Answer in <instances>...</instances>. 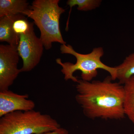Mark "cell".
Listing matches in <instances>:
<instances>
[{
    "label": "cell",
    "instance_id": "6da1fadb",
    "mask_svg": "<svg viewBox=\"0 0 134 134\" xmlns=\"http://www.w3.org/2000/svg\"><path fill=\"white\" fill-rule=\"evenodd\" d=\"M113 81L110 76L102 81L79 80L75 99L86 117L92 119L125 118L124 85Z\"/></svg>",
    "mask_w": 134,
    "mask_h": 134
},
{
    "label": "cell",
    "instance_id": "7a4b0ae2",
    "mask_svg": "<svg viewBox=\"0 0 134 134\" xmlns=\"http://www.w3.org/2000/svg\"><path fill=\"white\" fill-rule=\"evenodd\" d=\"M59 0H35L23 15L33 19L40 32V37L46 50L52 43L65 44L60 29L61 15L65 9L59 6Z\"/></svg>",
    "mask_w": 134,
    "mask_h": 134
},
{
    "label": "cell",
    "instance_id": "3957f363",
    "mask_svg": "<svg viewBox=\"0 0 134 134\" xmlns=\"http://www.w3.org/2000/svg\"><path fill=\"white\" fill-rule=\"evenodd\" d=\"M61 53L71 54L75 56L76 60L75 63L67 62L63 63L60 58L56 59L57 64L62 67L61 72L64 76L66 81L72 80L77 83L78 80L74 75L76 71L81 72L82 80L91 82L97 76L98 69L104 70L110 74L113 81L117 79V69L116 67L109 66L102 62L101 58L104 52L103 47H96L92 51L86 54H81L76 52L72 46L69 44H61L60 47Z\"/></svg>",
    "mask_w": 134,
    "mask_h": 134
},
{
    "label": "cell",
    "instance_id": "277c9868",
    "mask_svg": "<svg viewBox=\"0 0 134 134\" xmlns=\"http://www.w3.org/2000/svg\"><path fill=\"white\" fill-rule=\"evenodd\" d=\"M60 127L50 115L34 110L13 112L0 119V134H44Z\"/></svg>",
    "mask_w": 134,
    "mask_h": 134
},
{
    "label": "cell",
    "instance_id": "5b68a950",
    "mask_svg": "<svg viewBox=\"0 0 134 134\" xmlns=\"http://www.w3.org/2000/svg\"><path fill=\"white\" fill-rule=\"evenodd\" d=\"M34 24L31 22L29 31L20 36L17 50L23 62L21 72L31 71L40 62L43 54L44 47L41 39L36 36Z\"/></svg>",
    "mask_w": 134,
    "mask_h": 134
},
{
    "label": "cell",
    "instance_id": "8992f818",
    "mask_svg": "<svg viewBox=\"0 0 134 134\" xmlns=\"http://www.w3.org/2000/svg\"><path fill=\"white\" fill-rule=\"evenodd\" d=\"M19 58L17 47L0 45V91L9 90L21 73L18 68Z\"/></svg>",
    "mask_w": 134,
    "mask_h": 134
},
{
    "label": "cell",
    "instance_id": "52a82bcc",
    "mask_svg": "<svg viewBox=\"0 0 134 134\" xmlns=\"http://www.w3.org/2000/svg\"><path fill=\"white\" fill-rule=\"evenodd\" d=\"M28 94H19L9 90L0 91V117L13 112L33 110L36 106Z\"/></svg>",
    "mask_w": 134,
    "mask_h": 134
},
{
    "label": "cell",
    "instance_id": "ba28073f",
    "mask_svg": "<svg viewBox=\"0 0 134 134\" xmlns=\"http://www.w3.org/2000/svg\"><path fill=\"white\" fill-rule=\"evenodd\" d=\"M25 16L23 14L7 16L0 18V41L6 42L10 45L17 48L20 37L15 34L13 29L14 22Z\"/></svg>",
    "mask_w": 134,
    "mask_h": 134
},
{
    "label": "cell",
    "instance_id": "9c48e42d",
    "mask_svg": "<svg viewBox=\"0 0 134 134\" xmlns=\"http://www.w3.org/2000/svg\"><path fill=\"white\" fill-rule=\"evenodd\" d=\"M29 7V3L26 0H0V18L23 14Z\"/></svg>",
    "mask_w": 134,
    "mask_h": 134
},
{
    "label": "cell",
    "instance_id": "30bf717a",
    "mask_svg": "<svg viewBox=\"0 0 134 134\" xmlns=\"http://www.w3.org/2000/svg\"><path fill=\"white\" fill-rule=\"evenodd\" d=\"M123 85L125 92V115L134 125V76L130 78Z\"/></svg>",
    "mask_w": 134,
    "mask_h": 134
},
{
    "label": "cell",
    "instance_id": "8fae6325",
    "mask_svg": "<svg viewBox=\"0 0 134 134\" xmlns=\"http://www.w3.org/2000/svg\"><path fill=\"white\" fill-rule=\"evenodd\" d=\"M116 67L117 79L119 82L124 85L130 78L134 76V52L127 55L122 63Z\"/></svg>",
    "mask_w": 134,
    "mask_h": 134
},
{
    "label": "cell",
    "instance_id": "7c38bea8",
    "mask_svg": "<svg viewBox=\"0 0 134 134\" xmlns=\"http://www.w3.org/2000/svg\"><path fill=\"white\" fill-rule=\"evenodd\" d=\"M101 2L102 1L101 0H68L67 2V5L70 7V15L72 8L75 6H77V8L79 11H90L99 7ZM69 15L67 22L66 27V30L67 31L68 29Z\"/></svg>",
    "mask_w": 134,
    "mask_h": 134
},
{
    "label": "cell",
    "instance_id": "4fadbf2b",
    "mask_svg": "<svg viewBox=\"0 0 134 134\" xmlns=\"http://www.w3.org/2000/svg\"><path fill=\"white\" fill-rule=\"evenodd\" d=\"M31 22H29L25 16L17 19L14 22L13 29L15 34L19 36L21 34L26 33L29 31L30 26Z\"/></svg>",
    "mask_w": 134,
    "mask_h": 134
},
{
    "label": "cell",
    "instance_id": "5bb4252c",
    "mask_svg": "<svg viewBox=\"0 0 134 134\" xmlns=\"http://www.w3.org/2000/svg\"><path fill=\"white\" fill-rule=\"evenodd\" d=\"M44 134H69V133L67 130L64 128L60 127L54 131H51Z\"/></svg>",
    "mask_w": 134,
    "mask_h": 134
}]
</instances>
